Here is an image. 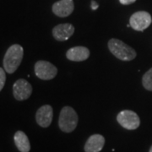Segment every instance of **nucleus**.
I'll use <instances>...</instances> for the list:
<instances>
[{
	"instance_id": "obj_5",
	"label": "nucleus",
	"mask_w": 152,
	"mask_h": 152,
	"mask_svg": "<svg viewBox=\"0 0 152 152\" xmlns=\"http://www.w3.org/2000/svg\"><path fill=\"white\" fill-rule=\"evenodd\" d=\"M35 74L41 80H49L57 75L58 69L48 61H38L35 64Z\"/></svg>"
},
{
	"instance_id": "obj_16",
	"label": "nucleus",
	"mask_w": 152,
	"mask_h": 152,
	"mask_svg": "<svg viewBox=\"0 0 152 152\" xmlns=\"http://www.w3.org/2000/svg\"><path fill=\"white\" fill-rule=\"evenodd\" d=\"M136 0H119V2L122 4H124V5H128V4H131L133 3H134Z\"/></svg>"
},
{
	"instance_id": "obj_13",
	"label": "nucleus",
	"mask_w": 152,
	"mask_h": 152,
	"mask_svg": "<svg viewBox=\"0 0 152 152\" xmlns=\"http://www.w3.org/2000/svg\"><path fill=\"white\" fill-rule=\"evenodd\" d=\"M14 140L18 150L20 152H29L31 150V145L27 135L22 132L17 131L14 136Z\"/></svg>"
},
{
	"instance_id": "obj_8",
	"label": "nucleus",
	"mask_w": 152,
	"mask_h": 152,
	"mask_svg": "<svg viewBox=\"0 0 152 152\" xmlns=\"http://www.w3.org/2000/svg\"><path fill=\"white\" fill-rule=\"evenodd\" d=\"M53 118V110L50 105H44L38 109L36 114V120L38 125L48 128L52 124Z\"/></svg>"
},
{
	"instance_id": "obj_10",
	"label": "nucleus",
	"mask_w": 152,
	"mask_h": 152,
	"mask_svg": "<svg viewBox=\"0 0 152 152\" xmlns=\"http://www.w3.org/2000/svg\"><path fill=\"white\" fill-rule=\"evenodd\" d=\"M75 32V27L72 24H61L55 26L53 30V37L59 42L68 40Z\"/></svg>"
},
{
	"instance_id": "obj_7",
	"label": "nucleus",
	"mask_w": 152,
	"mask_h": 152,
	"mask_svg": "<svg viewBox=\"0 0 152 152\" xmlns=\"http://www.w3.org/2000/svg\"><path fill=\"white\" fill-rule=\"evenodd\" d=\"M32 93L31 85L24 79L18 80L13 86V94L17 101L27 100Z\"/></svg>"
},
{
	"instance_id": "obj_14",
	"label": "nucleus",
	"mask_w": 152,
	"mask_h": 152,
	"mask_svg": "<svg viewBox=\"0 0 152 152\" xmlns=\"http://www.w3.org/2000/svg\"><path fill=\"white\" fill-rule=\"evenodd\" d=\"M142 84L145 89L152 91V68L147 71L142 78Z\"/></svg>"
},
{
	"instance_id": "obj_3",
	"label": "nucleus",
	"mask_w": 152,
	"mask_h": 152,
	"mask_svg": "<svg viewBox=\"0 0 152 152\" xmlns=\"http://www.w3.org/2000/svg\"><path fill=\"white\" fill-rule=\"evenodd\" d=\"M78 115L71 107H64L61 110L58 119L59 129L64 133H71L78 124Z\"/></svg>"
},
{
	"instance_id": "obj_11",
	"label": "nucleus",
	"mask_w": 152,
	"mask_h": 152,
	"mask_svg": "<svg viewBox=\"0 0 152 152\" xmlns=\"http://www.w3.org/2000/svg\"><path fill=\"white\" fill-rule=\"evenodd\" d=\"M105 145V138L101 134H93L87 140L85 145L86 152H100Z\"/></svg>"
},
{
	"instance_id": "obj_4",
	"label": "nucleus",
	"mask_w": 152,
	"mask_h": 152,
	"mask_svg": "<svg viewBox=\"0 0 152 152\" xmlns=\"http://www.w3.org/2000/svg\"><path fill=\"white\" fill-rule=\"evenodd\" d=\"M117 121L123 128L129 130H134L140 124L138 114L131 110H124L117 116Z\"/></svg>"
},
{
	"instance_id": "obj_9",
	"label": "nucleus",
	"mask_w": 152,
	"mask_h": 152,
	"mask_svg": "<svg viewBox=\"0 0 152 152\" xmlns=\"http://www.w3.org/2000/svg\"><path fill=\"white\" fill-rule=\"evenodd\" d=\"M75 9L73 0H60L53 5V12L57 16L67 17L70 15Z\"/></svg>"
},
{
	"instance_id": "obj_1",
	"label": "nucleus",
	"mask_w": 152,
	"mask_h": 152,
	"mask_svg": "<svg viewBox=\"0 0 152 152\" xmlns=\"http://www.w3.org/2000/svg\"><path fill=\"white\" fill-rule=\"evenodd\" d=\"M23 54V48L19 44H14L7 50L4 58V67L8 74H13L17 70L21 63Z\"/></svg>"
},
{
	"instance_id": "obj_6",
	"label": "nucleus",
	"mask_w": 152,
	"mask_h": 152,
	"mask_svg": "<svg viewBox=\"0 0 152 152\" xmlns=\"http://www.w3.org/2000/svg\"><path fill=\"white\" fill-rule=\"evenodd\" d=\"M152 22L151 15L146 11H139L134 13L129 20V25L134 30L143 31L148 28Z\"/></svg>"
},
{
	"instance_id": "obj_2",
	"label": "nucleus",
	"mask_w": 152,
	"mask_h": 152,
	"mask_svg": "<svg viewBox=\"0 0 152 152\" xmlns=\"http://www.w3.org/2000/svg\"><path fill=\"white\" fill-rule=\"evenodd\" d=\"M108 48L117 58L123 61L134 60L137 55L134 49L115 38L111 39L108 42Z\"/></svg>"
},
{
	"instance_id": "obj_12",
	"label": "nucleus",
	"mask_w": 152,
	"mask_h": 152,
	"mask_svg": "<svg viewBox=\"0 0 152 152\" xmlns=\"http://www.w3.org/2000/svg\"><path fill=\"white\" fill-rule=\"evenodd\" d=\"M90 56V50L85 47H75L67 51L66 57L69 60L81 62L86 60Z\"/></svg>"
},
{
	"instance_id": "obj_18",
	"label": "nucleus",
	"mask_w": 152,
	"mask_h": 152,
	"mask_svg": "<svg viewBox=\"0 0 152 152\" xmlns=\"http://www.w3.org/2000/svg\"><path fill=\"white\" fill-rule=\"evenodd\" d=\"M149 152H152V146L151 147V149H150V151Z\"/></svg>"
},
{
	"instance_id": "obj_15",
	"label": "nucleus",
	"mask_w": 152,
	"mask_h": 152,
	"mask_svg": "<svg viewBox=\"0 0 152 152\" xmlns=\"http://www.w3.org/2000/svg\"><path fill=\"white\" fill-rule=\"evenodd\" d=\"M6 81V75L5 71L2 68H0V91H2V89L4 88L5 85Z\"/></svg>"
},
{
	"instance_id": "obj_17",
	"label": "nucleus",
	"mask_w": 152,
	"mask_h": 152,
	"mask_svg": "<svg viewBox=\"0 0 152 152\" xmlns=\"http://www.w3.org/2000/svg\"><path fill=\"white\" fill-rule=\"evenodd\" d=\"M91 10H96L98 9V7H99V4H98L96 1L92 0L91 1Z\"/></svg>"
}]
</instances>
